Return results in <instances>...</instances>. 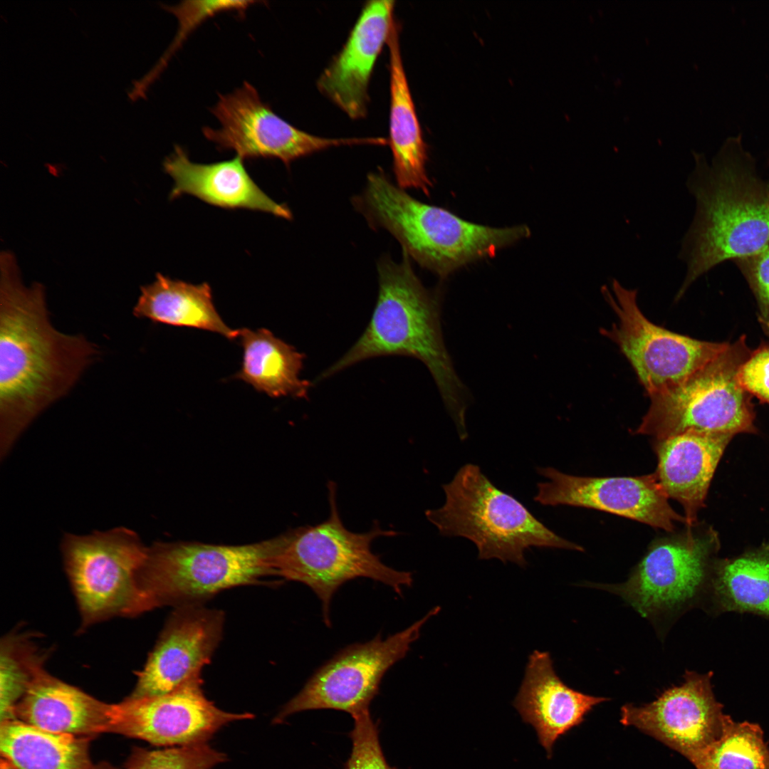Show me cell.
<instances>
[{"instance_id": "obj_1", "label": "cell", "mask_w": 769, "mask_h": 769, "mask_svg": "<svg viewBox=\"0 0 769 769\" xmlns=\"http://www.w3.org/2000/svg\"><path fill=\"white\" fill-rule=\"evenodd\" d=\"M100 355L82 334L52 323L46 290L23 283L14 257L1 256L0 457L28 427L66 397Z\"/></svg>"}, {"instance_id": "obj_2", "label": "cell", "mask_w": 769, "mask_h": 769, "mask_svg": "<svg viewBox=\"0 0 769 769\" xmlns=\"http://www.w3.org/2000/svg\"><path fill=\"white\" fill-rule=\"evenodd\" d=\"M686 187L696 208L678 254L686 272L676 301L716 265L769 246V181L739 136L728 138L711 164L696 157Z\"/></svg>"}, {"instance_id": "obj_3", "label": "cell", "mask_w": 769, "mask_h": 769, "mask_svg": "<svg viewBox=\"0 0 769 769\" xmlns=\"http://www.w3.org/2000/svg\"><path fill=\"white\" fill-rule=\"evenodd\" d=\"M409 256L377 263L379 294L370 321L353 346L318 377L319 382L362 360L405 355L422 361L431 372L460 438L467 436L468 389L454 368L443 338L440 304L416 276Z\"/></svg>"}, {"instance_id": "obj_4", "label": "cell", "mask_w": 769, "mask_h": 769, "mask_svg": "<svg viewBox=\"0 0 769 769\" xmlns=\"http://www.w3.org/2000/svg\"><path fill=\"white\" fill-rule=\"evenodd\" d=\"M353 205L370 226L386 229L411 259L441 277L473 261L493 256L530 234L524 225L488 227L421 202L382 171L367 175L365 189L353 199Z\"/></svg>"}, {"instance_id": "obj_5", "label": "cell", "mask_w": 769, "mask_h": 769, "mask_svg": "<svg viewBox=\"0 0 769 769\" xmlns=\"http://www.w3.org/2000/svg\"><path fill=\"white\" fill-rule=\"evenodd\" d=\"M327 488L330 506L327 519L282 534L273 565L277 576L312 590L321 602L323 621L330 627L333 597L345 582L369 578L401 595L403 587L412 585L413 577L410 572L387 566L372 550L373 540L398 533L382 528L376 520L367 532L348 530L340 516L335 483L329 481Z\"/></svg>"}, {"instance_id": "obj_6", "label": "cell", "mask_w": 769, "mask_h": 769, "mask_svg": "<svg viewBox=\"0 0 769 769\" xmlns=\"http://www.w3.org/2000/svg\"><path fill=\"white\" fill-rule=\"evenodd\" d=\"M444 506L425 512L444 536H461L477 547L478 558L498 559L525 567L530 547L582 551V546L559 536L520 502L497 488L479 466L467 464L443 485Z\"/></svg>"}, {"instance_id": "obj_7", "label": "cell", "mask_w": 769, "mask_h": 769, "mask_svg": "<svg viewBox=\"0 0 769 769\" xmlns=\"http://www.w3.org/2000/svg\"><path fill=\"white\" fill-rule=\"evenodd\" d=\"M281 535L241 545L155 543L147 548L140 585L153 609L204 605L221 592L277 576Z\"/></svg>"}, {"instance_id": "obj_8", "label": "cell", "mask_w": 769, "mask_h": 769, "mask_svg": "<svg viewBox=\"0 0 769 769\" xmlns=\"http://www.w3.org/2000/svg\"><path fill=\"white\" fill-rule=\"evenodd\" d=\"M750 354L741 337L682 383L649 396V407L635 434L661 439L687 431L754 433L753 406L738 377Z\"/></svg>"}, {"instance_id": "obj_9", "label": "cell", "mask_w": 769, "mask_h": 769, "mask_svg": "<svg viewBox=\"0 0 769 769\" xmlns=\"http://www.w3.org/2000/svg\"><path fill=\"white\" fill-rule=\"evenodd\" d=\"M61 548L83 627L153 610L139 581L148 548L133 530L117 527L84 535L67 533Z\"/></svg>"}, {"instance_id": "obj_10", "label": "cell", "mask_w": 769, "mask_h": 769, "mask_svg": "<svg viewBox=\"0 0 769 769\" xmlns=\"http://www.w3.org/2000/svg\"><path fill=\"white\" fill-rule=\"evenodd\" d=\"M601 292L617 317L600 333L629 360L649 396L682 383L725 351L730 343L699 340L652 323L637 304V291L612 279Z\"/></svg>"}, {"instance_id": "obj_11", "label": "cell", "mask_w": 769, "mask_h": 769, "mask_svg": "<svg viewBox=\"0 0 769 769\" xmlns=\"http://www.w3.org/2000/svg\"><path fill=\"white\" fill-rule=\"evenodd\" d=\"M440 611L439 606L406 629L383 638L350 644L320 666L274 719L283 722L294 713L316 709L345 711L353 718L370 711L386 672L402 659L419 638L423 625Z\"/></svg>"}, {"instance_id": "obj_12", "label": "cell", "mask_w": 769, "mask_h": 769, "mask_svg": "<svg viewBox=\"0 0 769 769\" xmlns=\"http://www.w3.org/2000/svg\"><path fill=\"white\" fill-rule=\"evenodd\" d=\"M694 527L653 540L625 582L591 585L619 595L650 619L677 614L702 590L713 548V535Z\"/></svg>"}, {"instance_id": "obj_13", "label": "cell", "mask_w": 769, "mask_h": 769, "mask_svg": "<svg viewBox=\"0 0 769 769\" xmlns=\"http://www.w3.org/2000/svg\"><path fill=\"white\" fill-rule=\"evenodd\" d=\"M211 111L221 127H204V137L217 148L234 150L243 159L276 158L289 166L298 158L333 147L380 144L378 137L328 138L303 131L275 113L248 82L220 95Z\"/></svg>"}, {"instance_id": "obj_14", "label": "cell", "mask_w": 769, "mask_h": 769, "mask_svg": "<svg viewBox=\"0 0 769 769\" xmlns=\"http://www.w3.org/2000/svg\"><path fill=\"white\" fill-rule=\"evenodd\" d=\"M713 673L686 671L684 681L642 706L621 708L620 722L679 752L695 765L721 736L726 715L714 696Z\"/></svg>"}, {"instance_id": "obj_15", "label": "cell", "mask_w": 769, "mask_h": 769, "mask_svg": "<svg viewBox=\"0 0 769 769\" xmlns=\"http://www.w3.org/2000/svg\"><path fill=\"white\" fill-rule=\"evenodd\" d=\"M201 675L162 695L115 704L113 732L161 747L206 743L229 723L250 719L251 713L219 708L204 695Z\"/></svg>"}, {"instance_id": "obj_16", "label": "cell", "mask_w": 769, "mask_h": 769, "mask_svg": "<svg viewBox=\"0 0 769 769\" xmlns=\"http://www.w3.org/2000/svg\"><path fill=\"white\" fill-rule=\"evenodd\" d=\"M537 471L548 478L538 483L534 498L542 505L597 509L669 533L675 531L678 523L686 525L685 517L669 503L655 473L633 477H585L552 467H539Z\"/></svg>"}, {"instance_id": "obj_17", "label": "cell", "mask_w": 769, "mask_h": 769, "mask_svg": "<svg viewBox=\"0 0 769 769\" xmlns=\"http://www.w3.org/2000/svg\"><path fill=\"white\" fill-rule=\"evenodd\" d=\"M224 622L220 610L204 605L174 608L128 697L164 694L201 675L221 641Z\"/></svg>"}, {"instance_id": "obj_18", "label": "cell", "mask_w": 769, "mask_h": 769, "mask_svg": "<svg viewBox=\"0 0 769 769\" xmlns=\"http://www.w3.org/2000/svg\"><path fill=\"white\" fill-rule=\"evenodd\" d=\"M394 9L392 0L367 1L342 49L318 79L319 91L352 119L367 114L369 83L387 42Z\"/></svg>"}, {"instance_id": "obj_19", "label": "cell", "mask_w": 769, "mask_h": 769, "mask_svg": "<svg viewBox=\"0 0 769 769\" xmlns=\"http://www.w3.org/2000/svg\"><path fill=\"white\" fill-rule=\"evenodd\" d=\"M607 700L567 686L556 674L549 653L536 650L529 656L513 706L523 721L534 728L550 758L558 739L580 725L595 706Z\"/></svg>"}, {"instance_id": "obj_20", "label": "cell", "mask_w": 769, "mask_h": 769, "mask_svg": "<svg viewBox=\"0 0 769 769\" xmlns=\"http://www.w3.org/2000/svg\"><path fill=\"white\" fill-rule=\"evenodd\" d=\"M731 434L687 431L654 439L657 481L669 498L679 502L686 526L697 523L708 488Z\"/></svg>"}, {"instance_id": "obj_21", "label": "cell", "mask_w": 769, "mask_h": 769, "mask_svg": "<svg viewBox=\"0 0 769 769\" xmlns=\"http://www.w3.org/2000/svg\"><path fill=\"white\" fill-rule=\"evenodd\" d=\"M239 156L211 164L193 162L177 145L164 163L174 185L169 198L192 195L209 204L226 209H246L291 219L290 209L269 197L252 179Z\"/></svg>"}, {"instance_id": "obj_22", "label": "cell", "mask_w": 769, "mask_h": 769, "mask_svg": "<svg viewBox=\"0 0 769 769\" xmlns=\"http://www.w3.org/2000/svg\"><path fill=\"white\" fill-rule=\"evenodd\" d=\"M115 704H108L50 675L44 669L28 686L14 717L51 732L88 737L113 732Z\"/></svg>"}, {"instance_id": "obj_23", "label": "cell", "mask_w": 769, "mask_h": 769, "mask_svg": "<svg viewBox=\"0 0 769 769\" xmlns=\"http://www.w3.org/2000/svg\"><path fill=\"white\" fill-rule=\"evenodd\" d=\"M389 51L390 107L388 144L399 187L417 189L429 194L431 182L426 171L427 145L404 68L399 28L394 20L387 42Z\"/></svg>"}, {"instance_id": "obj_24", "label": "cell", "mask_w": 769, "mask_h": 769, "mask_svg": "<svg viewBox=\"0 0 769 769\" xmlns=\"http://www.w3.org/2000/svg\"><path fill=\"white\" fill-rule=\"evenodd\" d=\"M132 314L155 323L214 332L230 340L239 336V329L233 330L223 321L205 282L193 284L157 273L152 283L140 288Z\"/></svg>"}, {"instance_id": "obj_25", "label": "cell", "mask_w": 769, "mask_h": 769, "mask_svg": "<svg viewBox=\"0 0 769 769\" xmlns=\"http://www.w3.org/2000/svg\"><path fill=\"white\" fill-rule=\"evenodd\" d=\"M239 337L244 355L241 368L234 377L271 397H308L311 384L299 378L304 354L266 328H241Z\"/></svg>"}, {"instance_id": "obj_26", "label": "cell", "mask_w": 769, "mask_h": 769, "mask_svg": "<svg viewBox=\"0 0 769 769\" xmlns=\"http://www.w3.org/2000/svg\"><path fill=\"white\" fill-rule=\"evenodd\" d=\"M0 751L14 769H91L88 738L43 730L12 718L1 721Z\"/></svg>"}, {"instance_id": "obj_27", "label": "cell", "mask_w": 769, "mask_h": 769, "mask_svg": "<svg viewBox=\"0 0 769 769\" xmlns=\"http://www.w3.org/2000/svg\"><path fill=\"white\" fill-rule=\"evenodd\" d=\"M718 610L752 612L769 618V544L721 562L711 582Z\"/></svg>"}, {"instance_id": "obj_28", "label": "cell", "mask_w": 769, "mask_h": 769, "mask_svg": "<svg viewBox=\"0 0 769 769\" xmlns=\"http://www.w3.org/2000/svg\"><path fill=\"white\" fill-rule=\"evenodd\" d=\"M696 769H769V748L761 727L726 715L720 738L694 765Z\"/></svg>"}, {"instance_id": "obj_29", "label": "cell", "mask_w": 769, "mask_h": 769, "mask_svg": "<svg viewBox=\"0 0 769 769\" xmlns=\"http://www.w3.org/2000/svg\"><path fill=\"white\" fill-rule=\"evenodd\" d=\"M0 664L1 721L14 718V708L36 674L43 658L33 643L22 634L2 639Z\"/></svg>"}, {"instance_id": "obj_30", "label": "cell", "mask_w": 769, "mask_h": 769, "mask_svg": "<svg viewBox=\"0 0 769 769\" xmlns=\"http://www.w3.org/2000/svg\"><path fill=\"white\" fill-rule=\"evenodd\" d=\"M226 755L206 743L136 749L125 769H214Z\"/></svg>"}, {"instance_id": "obj_31", "label": "cell", "mask_w": 769, "mask_h": 769, "mask_svg": "<svg viewBox=\"0 0 769 769\" xmlns=\"http://www.w3.org/2000/svg\"><path fill=\"white\" fill-rule=\"evenodd\" d=\"M256 3L253 1H185L175 6H164L165 9L176 16L179 29L170 47L155 68L140 82L139 89L142 90V87L155 78L189 35L207 19L222 12L244 13L251 4Z\"/></svg>"}, {"instance_id": "obj_32", "label": "cell", "mask_w": 769, "mask_h": 769, "mask_svg": "<svg viewBox=\"0 0 769 769\" xmlns=\"http://www.w3.org/2000/svg\"><path fill=\"white\" fill-rule=\"evenodd\" d=\"M354 725L349 736L352 750L343 769H397L389 765L383 753L378 725L370 711L352 718Z\"/></svg>"}, {"instance_id": "obj_33", "label": "cell", "mask_w": 769, "mask_h": 769, "mask_svg": "<svg viewBox=\"0 0 769 769\" xmlns=\"http://www.w3.org/2000/svg\"><path fill=\"white\" fill-rule=\"evenodd\" d=\"M735 261L754 293L763 321L769 328V246Z\"/></svg>"}, {"instance_id": "obj_34", "label": "cell", "mask_w": 769, "mask_h": 769, "mask_svg": "<svg viewBox=\"0 0 769 769\" xmlns=\"http://www.w3.org/2000/svg\"><path fill=\"white\" fill-rule=\"evenodd\" d=\"M738 377L748 393L769 404V344L749 355L741 366Z\"/></svg>"}, {"instance_id": "obj_35", "label": "cell", "mask_w": 769, "mask_h": 769, "mask_svg": "<svg viewBox=\"0 0 769 769\" xmlns=\"http://www.w3.org/2000/svg\"><path fill=\"white\" fill-rule=\"evenodd\" d=\"M91 769H117L107 763H100L98 765H93Z\"/></svg>"}, {"instance_id": "obj_36", "label": "cell", "mask_w": 769, "mask_h": 769, "mask_svg": "<svg viewBox=\"0 0 769 769\" xmlns=\"http://www.w3.org/2000/svg\"><path fill=\"white\" fill-rule=\"evenodd\" d=\"M1 769H14V768L11 765H10L7 762H6L3 759H1Z\"/></svg>"}]
</instances>
